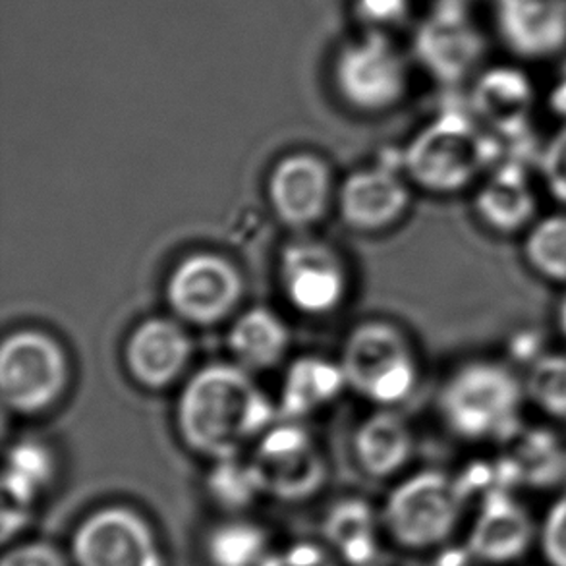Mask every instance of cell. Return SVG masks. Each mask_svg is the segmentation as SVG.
Returning <instances> with one entry per match:
<instances>
[{"instance_id":"cell-1","label":"cell","mask_w":566,"mask_h":566,"mask_svg":"<svg viewBox=\"0 0 566 566\" xmlns=\"http://www.w3.org/2000/svg\"><path fill=\"white\" fill-rule=\"evenodd\" d=\"M275 406L234 364H209L188 379L177 402L186 447L209 460L240 457L276 421Z\"/></svg>"},{"instance_id":"cell-2","label":"cell","mask_w":566,"mask_h":566,"mask_svg":"<svg viewBox=\"0 0 566 566\" xmlns=\"http://www.w3.org/2000/svg\"><path fill=\"white\" fill-rule=\"evenodd\" d=\"M526 408L521 371L490 356L460 361L437 392L441 423L464 443H509L521 431Z\"/></svg>"},{"instance_id":"cell-3","label":"cell","mask_w":566,"mask_h":566,"mask_svg":"<svg viewBox=\"0 0 566 566\" xmlns=\"http://www.w3.org/2000/svg\"><path fill=\"white\" fill-rule=\"evenodd\" d=\"M501 157V144L468 111H444L426 124L402 151L412 186L433 196L474 190Z\"/></svg>"},{"instance_id":"cell-4","label":"cell","mask_w":566,"mask_h":566,"mask_svg":"<svg viewBox=\"0 0 566 566\" xmlns=\"http://www.w3.org/2000/svg\"><path fill=\"white\" fill-rule=\"evenodd\" d=\"M468 495L464 480L443 470L428 468L406 475L385 499V536L410 552L433 549L459 526Z\"/></svg>"},{"instance_id":"cell-5","label":"cell","mask_w":566,"mask_h":566,"mask_svg":"<svg viewBox=\"0 0 566 566\" xmlns=\"http://www.w3.org/2000/svg\"><path fill=\"white\" fill-rule=\"evenodd\" d=\"M346 387L379 408H397L420 382V358L410 337L389 322L361 323L340 353Z\"/></svg>"},{"instance_id":"cell-6","label":"cell","mask_w":566,"mask_h":566,"mask_svg":"<svg viewBox=\"0 0 566 566\" xmlns=\"http://www.w3.org/2000/svg\"><path fill=\"white\" fill-rule=\"evenodd\" d=\"M331 76L348 107L379 115L405 99L410 90V62L390 33L364 31L338 49Z\"/></svg>"},{"instance_id":"cell-7","label":"cell","mask_w":566,"mask_h":566,"mask_svg":"<svg viewBox=\"0 0 566 566\" xmlns=\"http://www.w3.org/2000/svg\"><path fill=\"white\" fill-rule=\"evenodd\" d=\"M70 361L61 343L39 329L15 331L0 350V390L8 410L33 416L66 392Z\"/></svg>"},{"instance_id":"cell-8","label":"cell","mask_w":566,"mask_h":566,"mask_svg":"<svg viewBox=\"0 0 566 566\" xmlns=\"http://www.w3.org/2000/svg\"><path fill=\"white\" fill-rule=\"evenodd\" d=\"M69 553L74 566H169L159 532L146 514L116 503L77 522Z\"/></svg>"},{"instance_id":"cell-9","label":"cell","mask_w":566,"mask_h":566,"mask_svg":"<svg viewBox=\"0 0 566 566\" xmlns=\"http://www.w3.org/2000/svg\"><path fill=\"white\" fill-rule=\"evenodd\" d=\"M413 56L439 84L474 80L488 56V38L467 0H437L418 23Z\"/></svg>"},{"instance_id":"cell-10","label":"cell","mask_w":566,"mask_h":566,"mask_svg":"<svg viewBox=\"0 0 566 566\" xmlns=\"http://www.w3.org/2000/svg\"><path fill=\"white\" fill-rule=\"evenodd\" d=\"M252 462L260 472L265 497L306 503L327 482V460L300 420H276L255 441Z\"/></svg>"},{"instance_id":"cell-11","label":"cell","mask_w":566,"mask_h":566,"mask_svg":"<svg viewBox=\"0 0 566 566\" xmlns=\"http://www.w3.org/2000/svg\"><path fill=\"white\" fill-rule=\"evenodd\" d=\"M244 298V276L224 255L196 252L172 269L167 302L178 319L214 325L237 312Z\"/></svg>"},{"instance_id":"cell-12","label":"cell","mask_w":566,"mask_h":566,"mask_svg":"<svg viewBox=\"0 0 566 566\" xmlns=\"http://www.w3.org/2000/svg\"><path fill=\"white\" fill-rule=\"evenodd\" d=\"M279 284L300 314L329 315L348 291V271L340 253L317 238H296L279 255Z\"/></svg>"},{"instance_id":"cell-13","label":"cell","mask_w":566,"mask_h":566,"mask_svg":"<svg viewBox=\"0 0 566 566\" xmlns=\"http://www.w3.org/2000/svg\"><path fill=\"white\" fill-rule=\"evenodd\" d=\"M536 107V85L526 70L497 64L480 70L472 80L468 113L499 144L528 138Z\"/></svg>"},{"instance_id":"cell-14","label":"cell","mask_w":566,"mask_h":566,"mask_svg":"<svg viewBox=\"0 0 566 566\" xmlns=\"http://www.w3.org/2000/svg\"><path fill=\"white\" fill-rule=\"evenodd\" d=\"M472 213L493 237H522L539 217V191L518 161L495 163V167L472 190Z\"/></svg>"},{"instance_id":"cell-15","label":"cell","mask_w":566,"mask_h":566,"mask_svg":"<svg viewBox=\"0 0 566 566\" xmlns=\"http://www.w3.org/2000/svg\"><path fill=\"white\" fill-rule=\"evenodd\" d=\"M268 196L279 221L289 229H310L322 221L333 199L329 165L315 155H289L271 172Z\"/></svg>"},{"instance_id":"cell-16","label":"cell","mask_w":566,"mask_h":566,"mask_svg":"<svg viewBox=\"0 0 566 566\" xmlns=\"http://www.w3.org/2000/svg\"><path fill=\"white\" fill-rule=\"evenodd\" d=\"M493 23L499 41L522 61L566 51V0H493Z\"/></svg>"},{"instance_id":"cell-17","label":"cell","mask_w":566,"mask_h":566,"mask_svg":"<svg viewBox=\"0 0 566 566\" xmlns=\"http://www.w3.org/2000/svg\"><path fill=\"white\" fill-rule=\"evenodd\" d=\"M412 203V182L405 170L376 165L348 175L338 191V209L348 227L366 232L389 229Z\"/></svg>"},{"instance_id":"cell-18","label":"cell","mask_w":566,"mask_h":566,"mask_svg":"<svg viewBox=\"0 0 566 566\" xmlns=\"http://www.w3.org/2000/svg\"><path fill=\"white\" fill-rule=\"evenodd\" d=\"M191 358V340L185 327L169 317H151L132 331L124 360L134 381L161 390L177 382Z\"/></svg>"},{"instance_id":"cell-19","label":"cell","mask_w":566,"mask_h":566,"mask_svg":"<svg viewBox=\"0 0 566 566\" xmlns=\"http://www.w3.org/2000/svg\"><path fill=\"white\" fill-rule=\"evenodd\" d=\"M322 544L343 566H377L381 553V511L366 499L346 497L327 509Z\"/></svg>"},{"instance_id":"cell-20","label":"cell","mask_w":566,"mask_h":566,"mask_svg":"<svg viewBox=\"0 0 566 566\" xmlns=\"http://www.w3.org/2000/svg\"><path fill=\"white\" fill-rule=\"evenodd\" d=\"M532 536L534 526L524 506L505 491L493 490L475 516L470 547L482 559L503 563L526 552Z\"/></svg>"},{"instance_id":"cell-21","label":"cell","mask_w":566,"mask_h":566,"mask_svg":"<svg viewBox=\"0 0 566 566\" xmlns=\"http://www.w3.org/2000/svg\"><path fill=\"white\" fill-rule=\"evenodd\" d=\"M353 444L358 467L371 478L385 480L408 467L416 439L408 421L395 408H381L361 421Z\"/></svg>"},{"instance_id":"cell-22","label":"cell","mask_w":566,"mask_h":566,"mask_svg":"<svg viewBox=\"0 0 566 566\" xmlns=\"http://www.w3.org/2000/svg\"><path fill=\"white\" fill-rule=\"evenodd\" d=\"M346 389L338 361L322 356H302L286 369L279 412L286 420H304L335 402Z\"/></svg>"},{"instance_id":"cell-23","label":"cell","mask_w":566,"mask_h":566,"mask_svg":"<svg viewBox=\"0 0 566 566\" xmlns=\"http://www.w3.org/2000/svg\"><path fill=\"white\" fill-rule=\"evenodd\" d=\"M229 350L248 371L273 369L291 350V331L273 310L252 307L232 323Z\"/></svg>"},{"instance_id":"cell-24","label":"cell","mask_w":566,"mask_h":566,"mask_svg":"<svg viewBox=\"0 0 566 566\" xmlns=\"http://www.w3.org/2000/svg\"><path fill=\"white\" fill-rule=\"evenodd\" d=\"M56 462L53 452L38 441H20L7 452L2 497L4 509L33 514V509L53 488Z\"/></svg>"},{"instance_id":"cell-25","label":"cell","mask_w":566,"mask_h":566,"mask_svg":"<svg viewBox=\"0 0 566 566\" xmlns=\"http://www.w3.org/2000/svg\"><path fill=\"white\" fill-rule=\"evenodd\" d=\"M273 549L268 530L242 516H227L207 532L203 557L209 566H261Z\"/></svg>"},{"instance_id":"cell-26","label":"cell","mask_w":566,"mask_h":566,"mask_svg":"<svg viewBox=\"0 0 566 566\" xmlns=\"http://www.w3.org/2000/svg\"><path fill=\"white\" fill-rule=\"evenodd\" d=\"M522 260L532 275L566 289V209L542 213L522 234Z\"/></svg>"},{"instance_id":"cell-27","label":"cell","mask_w":566,"mask_h":566,"mask_svg":"<svg viewBox=\"0 0 566 566\" xmlns=\"http://www.w3.org/2000/svg\"><path fill=\"white\" fill-rule=\"evenodd\" d=\"M206 490L214 505L229 516H242L261 497H265L258 468L252 459H242V454L213 460V468L207 474Z\"/></svg>"},{"instance_id":"cell-28","label":"cell","mask_w":566,"mask_h":566,"mask_svg":"<svg viewBox=\"0 0 566 566\" xmlns=\"http://www.w3.org/2000/svg\"><path fill=\"white\" fill-rule=\"evenodd\" d=\"M522 379L530 408L549 423L566 426V348L537 354Z\"/></svg>"},{"instance_id":"cell-29","label":"cell","mask_w":566,"mask_h":566,"mask_svg":"<svg viewBox=\"0 0 566 566\" xmlns=\"http://www.w3.org/2000/svg\"><path fill=\"white\" fill-rule=\"evenodd\" d=\"M537 169L545 193L566 209V120L539 147Z\"/></svg>"},{"instance_id":"cell-30","label":"cell","mask_w":566,"mask_h":566,"mask_svg":"<svg viewBox=\"0 0 566 566\" xmlns=\"http://www.w3.org/2000/svg\"><path fill=\"white\" fill-rule=\"evenodd\" d=\"M353 10L361 30L390 33L410 18L412 0H353Z\"/></svg>"},{"instance_id":"cell-31","label":"cell","mask_w":566,"mask_h":566,"mask_svg":"<svg viewBox=\"0 0 566 566\" xmlns=\"http://www.w3.org/2000/svg\"><path fill=\"white\" fill-rule=\"evenodd\" d=\"M0 566H74L69 549L45 539H18L4 545Z\"/></svg>"},{"instance_id":"cell-32","label":"cell","mask_w":566,"mask_h":566,"mask_svg":"<svg viewBox=\"0 0 566 566\" xmlns=\"http://www.w3.org/2000/svg\"><path fill=\"white\" fill-rule=\"evenodd\" d=\"M539 542L545 559L552 566H566V490L547 509Z\"/></svg>"},{"instance_id":"cell-33","label":"cell","mask_w":566,"mask_h":566,"mask_svg":"<svg viewBox=\"0 0 566 566\" xmlns=\"http://www.w3.org/2000/svg\"><path fill=\"white\" fill-rule=\"evenodd\" d=\"M261 566H343L337 557L317 542H292L273 547Z\"/></svg>"},{"instance_id":"cell-34","label":"cell","mask_w":566,"mask_h":566,"mask_svg":"<svg viewBox=\"0 0 566 566\" xmlns=\"http://www.w3.org/2000/svg\"><path fill=\"white\" fill-rule=\"evenodd\" d=\"M547 103L555 115L560 116V120H566V59L560 64L557 76L553 80L552 90L547 95Z\"/></svg>"},{"instance_id":"cell-35","label":"cell","mask_w":566,"mask_h":566,"mask_svg":"<svg viewBox=\"0 0 566 566\" xmlns=\"http://www.w3.org/2000/svg\"><path fill=\"white\" fill-rule=\"evenodd\" d=\"M555 331L566 348V289L560 292V298L555 306Z\"/></svg>"}]
</instances>
